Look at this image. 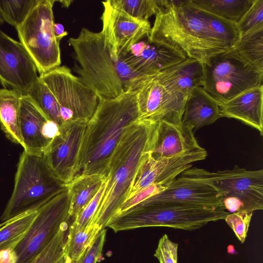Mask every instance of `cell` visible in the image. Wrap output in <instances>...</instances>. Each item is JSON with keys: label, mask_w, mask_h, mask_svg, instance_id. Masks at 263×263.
I'll use <instances>...</instances> for the list:
<instances>
[{"label": "cell", "mask_w": 263, "mask_h": 263, "mask_svg": "<svg viewBox=\"0 0 263 263\" xmlns=\"http://www.w3.org/2000/svg\"><path fill=\"white\" fill-rule=\"evenodd\" d=\"M229 214L222 208L178 202H140L111 219L107 227L115 232L153 227L194 231L209 222L224 219Z\"/></svg>", "instance_id": "obj_4"}, {"label": "cell", "mask_w": 263, "mask_h": 263, "mask_svg": "<svg viewBox=\"0 0 263 263\" xmlns=\"http://www.w3.org/2000/svg\"><path fill=\"white\" fill-rule=\"evenodd\" d=\"M59 125L54 121L47 120L42 129V134L46 139L51 141L59 134Z\"/></svg>", "instance_id": "obj_41"}, {"label": "cell", "mask_w": 263, "mask_h": 263, "mask_svg": "<svg viewBox=\"0 0 263 263\" xmlns=\"http://www.w3.org/2000/svg\"><path fill=\"white\" fill-rule=\"evenodd\" d=\"M115 67L124 91H136L141 81L146 76L136 71L121 56L114 62Z\"/></svg>", "instance_id": "obj_35"}, {"label": "cell", "mask_w": 263, "mask_h": 263, "mask_svg": "<svg viewBox=\"0 0 263 263\" xmlns=\"http://www.w3.org/2000/svg\"><path fill=\"white\" fill-rule=\"evenodd\" d=\"M68 43L73 50V71L78 79L100 97L114 98L124 92L114 62L101 31L82 28Z\"/></svg>", "instance_id": "obj_5"}, {"label": "cell", "mask_w": 263, "mask_h": 263, "mask_svg": "<svg viewBox=\"0 0 263 263\" xmlns=\"http://www.w3.org/2000/svg\"><path fill=\"white\" fill-rule=\"evenodd\" d=\"M178 244L164 234L159 240L154 256L159 263H178Z\"/></svg>", "instance_id": "obj_38"}, {"label": "cell", "mask_w": 263, "mask_h": 263, "mask_svg": "<svg viewBox=\"0 0 263 263\" xmlns=\"http://www.w3.org/2000/svg\"><path fill=\"white\" fill-rule=\"evenodd\" d=\"M54 95L63 123L74 120L88 121L99 103V96L83 84L66 66L39 76Z\"/></svg>", "instance_id": "obj_12"}, {"label": "cell", "mask_w": 263, "mask_h": 263, "mask_svg": "<svg viewBox=\"0 0 263 263\" xmlns=\"http://www.w3.org/2000/svg\"><path fill=\"white\" fill-rule=\"evenodd\" d=\"M101 16L105 45L114 62L126 54L133 45L149 35L151 25L148 21L131 17L113 7L109 1L102 2Z\"/></svg>", "instance_id": "obj_14"}, {"label": "cell", "mask_w": 263, "mask_h": 263, "mask_svg": "<svg viewBox=\"0 0 263 263\" xmlns=\"http://www.w3.org/2000/svg\"><path fill=\"white\" fill-rule=\"evenodd\" d=\"M203 88L219 105L262 85L263 71L222 53L202 63Z\"/></svg>", "instance_id": "obj_10"}, {"label": "cell", "mask_w": 263, "mask_h": 263, "mask_svg": "<svg viewBox=\"0 0 263 263\" xmlns=\"http://www.w3.org/2000/svg\"><path fill=\"white\" fill-rule=\"evenodd\" d=\"M36 211L28 212L0 224V252L15 247L31 227Z\"/></svg>", "instance_id": "obj_28"}, {"label": "cell", "mask_w": 263, "mask_h": 263, "mask_svg": "<svg viewBox=\"0 0 263 263\" xmlns=\"http://www.w3.org/2000/svg\"><path fill=\"white\" fill-rule=\"evenodd\" d=\"M254 0H186L195 8L237 24Z\"/></svg>", "instance_id": "obj_27"}, {"label": "cell", "mask_w": 263, "mask_h": 263, "mask_svg": "<svg viewBox=\"0 0 263 263\" xmlns=\"http://www.w3.org/2000/svg\"><path fill=\"white\" fill-rule=\"evenodd\" d=\"M87 122L78 119L64 123L43 154L52 174L65 185L76 177L78 156Z\"/></svg>", "instance_id": "obj_13"}, {"label": "cell", "mask_w": 263, "mask_h": 263, "mask_svg": "<svg viewBox=\"0 0 263 263\" xmlns=\"http://www.w3.org/2000/svg\"><path fill=\"white\" fill-rule=\"evenodd\" d=\"M18 91L0 88V126L11 141L23 146L20 124V100Z\"/></svg>", "instance_id": "obj_24"}, {"label": "cell", "mask_w": 263, "mask_h": 263, "mask_svg": "<svg viewBox=\"0 0 263 263\" xmlns=\"http://www.w3.org/2000/svg\"><path fill=\"white\" fill-rule=\"evenodd\" d=\"M64 263H67L66 260V258H65V262Z\"/></svg>", "instance_id": "obj_45"}, {"label": "cell", "mask_w": 263, "mask_h": 263, "mask_svg": "<svg viewBox=\"0 0 263 263\" xmlns=\"http://www.w3.org/2000/svg\"><path fill=\"white\" fill-rule=\"evenodd\" d=\"M163 74L186 95L194 88L203 86L202 63L187 58L184 60L161 70Z\"/></svg>", "instance_id": "obj_26"}, {"label": "cell", "mask_w": 263, "mask_h": 263, "mask_svg": "<svg viewBox=\"0 0 263 263\" xmlns=\"http://www.w3.org/2000/svg\"><path fill=\"white\" fill-rule=\"evenodd\" d=\"M110 4L132 17L148 21L161 6L162 0H109Z\"/></svg>", "instance_id": "obj_32"}, {"label": "cell", "mask_w": 263, "mask_h": 263, "mask_svg": "<svg viewBox=\"0 0 263 263\" xmlns=\"http://www.w3.org/2000/svg\"><path fill=\"white\" fill-rule=\"evenodd\" d=\"M168 184L169 183L166 184H154L139 192L132 197L124 201L113 218L147 198L163 191L166 189Z\"/></svg>", "instance_id": "obj_39"}, {"label": "cell", "mask_w": 263, "mask_h": 263, "mask_svg": "<svg viewBox=\"0 0 263 263\" xmlns=\"http://www.w3.org/2000/svg\"><path fill=\"white\" fill-rule=\"evenodd\" d=\"M53 30L56 39L60 42L62 39L68 34V32L65 30L64 26L60 23H54Z\"/></svg>", "instance_id": "obj_42"}, {"label": "cell", "mask_w": 263, "mask_h": 263, "mask_svg": "<svg viewBox=\"0 0 263 263\" xmlns=\"http://www.w3.org/2000/svg\"><path fill=\"white\" fill-rule=\"evenodd\" d=\"M5 22L2 13L0 11V25H2Z\"/></svg>", "instance_id": "obj_44"}, {"label": "cell", "mask_w": 263, "mask_h": 263, "mask_svg": "<svg viewBox=\"0 0 263 263\" xmlns=\"http://www.w3.org/2000/svg\"><path fill=\"white\" fill-rule=\"evenodd\" d=\"M263 84L249 89L219 105L222 117L233 118L263 135Z\"/></svg>", "instance_id": "obj_20"}, {"label": "cell", "mask_w": 263, "mask_h": 263, "mask_svg": "<svg viewBox=\"0 0 263 263\" xmlns=\"http://www.w3.org/2000/svg\"><path fill=\"white\" fill-rule=\"evenodd\" d=\"M47 118L28 95H22L20 100V124L24 151L27 153L42 155L50 141L42 134Z\"/></svg>", "instance_id": "obj_21"}, {"label": "cell", "mask_w": 263, "mask_h": 263, "mask_svg": "<svg viewBox=\"0 0 263 263\" xmlns=\"http://www.w3.org/2000/svg\"><path fill=\"white\" fill-rule=\"evenodd\" d=\"M55 0H40L27 18L16 27L20 42L36 66L39 76L61 66L60 42L53 30Z\"/></svg>", "instance_id": "obj_9"}, {"label": "cell", "mask_w": 263, "mask_h": 263, "mask_svg": "<svg viewBox=\"0 0 263 263\" xmlns=\"http://www.w3.org/2000/svg\"><path fill=\"white\" fill-rule=\"evenodd\" d=\"M25 47L0 29V83L3 88L27 95L39 79Z\"/></svg>", "instance_id": "obj_15"}, {"label": "cell", "mask_w": 263, "mask_h": 263, "mask_svg": "<svg viewBox=\"0 0 263 263\" xmlns=\"http://www.w3.org/2000/svg\"><path fill=\"white\" fill-rule=\"evenodd\" d=\"M106 183V179L101 185L97 194L72 221L68 231L72 232L85 227L91 221L99 206Z\"/></svg>", "instance_id": "obj_36"}, {"label": "cell", "mask_w": 263, "mask_h": 263, "mask_svg": "<svg viewBox=\"0 0 263 263\" xmlns=\"http://www.w3.org/2000/svg\"><path fill=\"white\" fill-rule=\"evenodd\" d=\"M70 223H65L42 251L30 263H64Z\"/></svg>", "instance_id": "obj_31"}, {"label": "cell", "mask_w": 263, "mask_h": 263, "mask_svg": "<svg viewBox=\"0 0 263 263\" xmlns=\"http://www.w3.org/2000/svg\"><path fill=\"white\" fill-rule=\"evenodd\" d=\"M139 118L136 91H125L114 98L99 97L97 108L87 122L76 177L95 174L107 176L115 148L128 127Z\"/></svg>", "instance_id": "obj_2"}, {"label": "cell", "mask_w": 263, "mask_h": 263, "mask_svg": "<svg viewBox=\"0 0 263 263\" xmlns=\"http://www.w3.org/2000/svg\"><path fill=\"white\" fill-rule=\"evenodd\" d=\"M222 54L237 58L263 71V27L254 29L240 35L238 41Z\"/></svg>", "instance_id": "obj_25"}, {"label": "cell", "mask_w": 263, "mask_h": 263, "mask_svg": "<svg viewBox=\"0 0 263 263\" xmlns=\"http://www.w3.org/2000/svg\"><path fill=\"white\" fill-rule=\"evenodd\" d=\"M49 120L63 124L57 101L50 89L40 78L28 95Z\"/></svg>", "instance_id": "obj_30"}, {"label": "cell", "mask_w": 263, "mask_h": 263, "mask_svg": "<svg viewBox=\"0 0 263 263\" xmlns=\"http://www.w3.org/2000/svg\"><path fill=\"white\" fill-rule=\"evenodd\" d=\"M102 230L98 225L90 222L79 230L68 231L65 251L66 261L78 262Z\"/></svg>", "instance_id": "obj_29"}, {"label": "cell", "mask_w": 263, "mask_h": 263, "mask_svg": "<svg viewBox=\"0 0 263 263\" xmlns=\"http://www.w3.org/2000/svg\"><path fill=\"white\" fill-rule=\"evenodd\" d=\"M240 35L263 27V0H254L252 5L237 24Z\"/></svg>", "instance_id": "obj_34"}, {"label": "cell", "mask_w": 263, "mask_h": 263, "mask_svg": "<svg viewBox=\"0 0 263 263\" xmlns=\"http://www.w3.org/2000/svg\"><path fill=\"white\" fill-rule=\"evenodd\" d=\"M106 231L102 230L93 242L88 247L78 263H97L100 258L105 241Z\"/></svg>", "instance_id": "obj_40"}, {"label": "cell", "mask_w": 263, "mask_h": 263, "mask_svg": "<svg viewBox=\"0 0 263 263\" xmlns=\"http://www.w3.org/2000/svg\"><path fill=\"white\" fill-rule=\"evenodd\" d=\"M156 125L138 120L124 134L110 158L106 186L90 222L104 229L115 216L138 168L149 155Z\"/></svg>", "instance_id": "obj_3"}, {"label": "cell", "mask_w": 263, "mask_h": 263, "mask_svg": "<svg viewBox=\"0 0 263 263\" xmlns=\"http://www.w3.org/2000/svg\"><path fill=\"white\" fill-rule=\"evenodd\" d=\"M252 215V212H237L229 214L224 218L227 223L242 243L247 238Z\"/></svg>", "instance_id": "obj_37"}, {"label": "cell", "mask_w": 263, "mask_h": 263, "mask_svg": "<svg viewBox=\"0 0 263 263\" xmlns=\"http://www.w3.org/2000/svg\"><path fill=\"white\" fill-rule=\"evenodd\" d=\"M206 156L203 148L169 158L155 159L148 155L138 168L126 200L152 185L170 183L194 162Z\"/></svg>", "instance_id": "obj_16"}, {"label": "cell", "mask_w": 263, "mask_h": 263, "mask_svg": "<svg viewBox=\"0 0 263 263\" xmlns=\"http://www.w3.org/2000/svg\"><path fill=\"white\" fill-rule=\"evenodd\" d=\"M202 148L192 128L161 121L156 124L149 155L155 159L169 158Z\"/></svg>", "instance_id": "obj_18"}, {"label": "cell", "mask_w": 263, "mask_h": 263, "mask_svg": "<svg viewBox=\"0 0 263 263\" xmlns=\"http://www.w3.org/2000/svg\"><path fill=\"white\" fill-rule=\"evenodd\" d=\"M70 198L66 187L37 210L24 237L13 248L0 252V263H30L69 221Z\"/></svg>", "instance_id": "obj_8"}, {"label": "cell", "mask_w": 263, "mask_h": 263, "mask_svg": "<svg viewBox=\"0 0 263 263\" xmlns=\"http://www.w3.org/2000/svg\"><path fill=\"white\" fill-rule=\"evenodd\" d=\"M178 202L206 208H222L221 198L206 183L178 176L166 189L141 202Z\"/></svg>", "instance_id": "obj_17"}, {"label": "cell", "mask_w": 263, "mask_h": 263, "mask_svg": "<svg viewBox=\"0 0 263 263\" xmlns=\"http://www.w3.org/2000/svg\"><path fill=\"white\" fill-rule=\"evenodd\" d=\"M139 120L182 123L188 97L159 71L146 76L136 89Z\"/></svg>", "instance_id": "obj_11"}, {"label": "cell", "mask_w": 263, "mask_h": 263, "mask_svg": "<svg viewBox=\"0 0 263 263\" xmlns=\"http://www.w3.org/2000/svg\"><path fill=\"white\" fill-rule=\"evenodd\" d=\"M40 0H0L4 21L15 28L22 24Z\"/></svg>", "instance_id": "obj_33"}, {"label": "cell", "mask_w": 263, "mask_h": 263, "mask_svg": "<svg viewBox=\"0 0 263 263\" xmlns=\"http://www.w3.org/2000/svg\"><path fill=\"white\" fill-rule=\"evenodd\" d=\"M106 179L102 174H80L65 185L70 198L69 215L73 220L91 201Z\"/></svg>", "instance_id": "obj_23"}, {"label": "cell", "mask_w": 263, "mask_h": 263, "mask_svg": "<svg viewBox=\"0 0 263 263\" xmlns=\"http://www.w3.org/2000/svg\"><path fill=\"white\" fill-rule=\"evenodd\" d=\"M58 2L61 3L62 7L68 8L73 1H59Z\"/></svg>", "instance_id": "obj_43"}, {"label": "cell", "mask_w": 263, "mask_h": 263, "mask_svg": "<svg viewBox=\"0 0 263 263\" xmlns=\"http://www.w3.org/2000/svg\"><path fill=\"white\" fill-rule=\"evenodd\" d=\"M122 56L132 68L143 76L156 73L186 58L167 46L151 42L148 36L133 45L129 51Z\"/></svg>", "instance_id": "obj_19"}, {"label": "cell", "mask_w": 263, "mask_h": 263, "mask_svg": "<svg viewBox=\"0 0 263 263\" xmlns=\"http://www.w3.org/2000/svg\"><path fill=\"white\" fill-rule=\"evenodd\" d=\"M179 176L213 187L230 213L263 209V170L249 171L235 165L231 170L210 172L191 167Z\"/></svg>", "instance_id": "obj_7"}, {"label": "cell", "mask_w": 263, "mask_h": 263, "mask_svg": "<svg viewBox=\"0 0 263 263\" xmlns=\"http://www.w3.org/2000/svg\"><path fill=\"white\" fill-rule=\"evenodd\" d=\"M155 16L148 40L202 63L228 50L238 35L236 24L192 7L186 0H162Z\"/></svg>", "instance_id": "obj_1"}, {"label": "cell", "mask_w": 263, "mask_h": 263, "mask_svg": "<svg viewBox=\"0 0 263 263\" xmlns=\"http://www.w3.org/2000/svg\"><path fill=\"white\" fill-rule=\"evenodd\" d=\"M221 117L219 104L203 87L192 90L185 102L182 124L196 130L212 124Z\"/></svg>", "instance_id": "obj_22"}, {"label": "cell", "mask_w": 263, "mask_h": 263, "mask_svg": "<svg viewBox=\"0 0 263 263\" xmlns=\"http://www.w3.org/2000/svg\"><path fill=\"white\" fill-rule=\"evenodd\" d=\"M65 187L52 174L43 154L24 151L18 162L12 193L1 220L36 211Z\"/></svg>", "instance_id": "obj_6"}]
</instances>
